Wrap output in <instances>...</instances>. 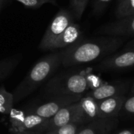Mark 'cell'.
<instances>
[{
	"label": "cell",
	"mask_w": 134,
	"mask_h": 134,
	"mask_svg": "<svg viewBox=\"0 0 134 134\" xmlns=\"http://www.w3.org/2000/svg\"><path fill=\"white\" fill-rule=\"evenodd\" d=\"M123 42L122 38L114 36L104 35L92 39L82 38L61 49V65L69 68L102 60L119 49Z\"/></svg>",
	"instance_id": "1"
},
{
	"label": "cell",
	"mask_w": 134,
	"mask_h": 134,
	"mask_svg": "<svg viewBox=\"0 0 134 134\" xmlns=\"http://www.w3.org/2000/svg\"><path fill=\"white\" fill-rule=\"evenodd\" d=\"M61 65V50L42 57L13 93L14 104L28 97L44 83Z\"/></svg>",
	"instance_id": "2"
},
{
	"label": "cell",
	"mask_w": 134,
	"mask_h": 134,
	"mask_svg": "<svg viewBox=\"0 0 134 134\" xmlns=\"http://www.w3.org/2000/svg\"><path fill=\"white\" fill-rule=\"evenodd\" d=\"M89 88L88 79L78 72H62L49 80L45 92L50 97H83Z\"/></svg>",
	"instance_id": "3"
},
{
	"label": "cell",
	"mask_w": 134,
	"mask_h": 134,
	"mask_svg": "<svg viewBox=\"0 0 134 134\" xmlns=\"http://www.w3.org/2000/svg\"><path fill=\"white\" fill-rule=\"evenodd\" d=\"M74 20L71 11L65 9H60L48 26L38 46L39 49L48 51L49 46L74 22Z\"/></svg>",
	"instance_id": "4"
},
{
	"label": "cell",
	"mask_w": 134,
	"mask_h": 134,
	"mask_svg": "<svg viewBox=\"0 0 134 134\" xmlns=\"http://www.w3.org/2000/svg\"><path fill=\"white\" fill-rule=\"evenodd\" d=\"M70 123L86 124L79 101L61 108L54 116L47 119L45 130L50 131Z\"/></svg>",
	"instance_id": "5"
},
{
	"label": "cell",
	"mask_w": 134,
	"mask_h": 134,
	"mask_svg": "<svg viewBox=\"0 0 134 134\" xmlns=\"http://www.w3.org/2000/svg\"><path fill=\"white\" fill-rule=\"evenodd\" d=\"M133 66H134V46H128L119 53L105 57L98 64V68L101 71H119Z\"/></svg>",
	"instance_id": "6"
},
{
	"label": "cell",
	"mask_w": 134,
	"mask_h": 134,
	"mask_svg": "<svg viewBox=\"0 0 134 134\" xmlns=\"http://www.w3.org/2000/svg\"><path fill=\"white\" fill-rule=\"evenodd\" d=\"M130 81H118L111 83H106L92 90L86 94L96 101H100L107 98L126 95L130 88Z\"/></svg>",
	"instance_id": "7"
},
{
	"label": "cell",
	"mask_w": 134,
	"mask_h": 134,
	"mask_svg": "<svg viewBox=\"0 0 134 134\" xmlns=\"http://www.w3.org/2000/svg\"><path fill=\"white\" fill-rule=\"evenodd\" d=\"M82 97H57L53 100L27 110L28 111L37 115L43 119H49L54 116L61 108L71 104L79 102Z\"/></svg>",
	"instance_id": "8"
},
{
	"label": "cell",
	"mask_w": 134,
	"mask_h": 134,
	"mask_svg": "<svg viewBox=\"0 0 134 134\" xmlns=\"http://www.w3.org/2000/svg\"><path fill=\"white\" fill-rule=\"evenodd\" d=\"M97 33L101 35L114 37L134 35V15L104 25L97 31Z\"/></svg>",
	"instance_id": "9"
},
{
	"label": "cell",
	"mask_w": 134,
	"mask_h": 134,
	"mask_svg": "<svg viewBox=\"0 0 134 134\" xmlns=\"http://www.w3.org/2000/svg\"><path fill=\"white\" fill-rule=\"evenodd\" d=\"M118 118L97 119L82 125L77 134H111L118 126Z\"/></svg>",
	"instance_id": "10"
},
{
	"label": "cell",
	"mask_w": 134,
	"mask_h": 134,
	"mask_svg": "<svg viewBox=\"0 0 134 134\" xmlns=\"http://www.w3.org/2000/svg\"><path fill=\"white\" fill-rule=\"evenodd\" d=\"M82 38V31L80 26L73 22L71 25H69L67 29L49 46L48 51H53L56 49H65Z\"/></svg>",
	"instance_id": "11"
},
{
	"label": "cell",
	"mask_w": 134,
	"mask_h": 134,
	"mask_svg": "<svg viewBox=\"0 0 134 134\" xmlns=\"http://www.w3.org/2000/svg\"><path fill=\"white\" fill-rule=\"evenodd\" d=\"M126 97V95H123L97 101L99 119L118 118Z\"/></svg>",
	"instance_id": "12"
},
{
	"label": "cell",
	"mask_w": 134,
	"mask_h": 134,
	"mask_svg": "<svg viewBox=\"0 0 134 134\" xmlns=\"http://www.w3.org/2000/svg\"><path fill=\"white\" fill-rule=\"evenodd\" d=\"M46 122L47 119H43L28 111H23L14 133L22 132H31L33 130H45Z\"/></svg>",
	"instance_id": "13"
},
{
	"label": "cell",
	"mask_w": 134,
	"mask_h": 134,
	"mask_svg": "<svg viewBox=\"0 0 134 134\" xmlns=\"http://www.w3.org/2000/svg\"><path fill=\"white\" fill-rule=\"evenodd\" d=\"M80 104L84 114L86 122L88 123L93 120L99 119V111L97 101L94 99L84 96L80 100Z\"/></svg>",
	"instance_id": "14"
},
{
	"label": "cell",
	"mask_w": 134,
	"mask_h": 134,
	"mask_svg": "<svg viewBox=\"0 0 134 134\" xmlns=\"http://www.w3.org/2000/svg\"><path fill=\"white\" fill-rule=\"evenodd\" d=\"M21 58L20 54H16L0 60V81L7 78L14 71Z\"/></svg>",
	"instance_id": "15"
},
{
	"label": "cell",
	"mask_w": 134,
	"mask_h": 134,
	"mask_svg": "<svg viewBox=\"0 0 134 134\" xmlns=\"http://www.w3.org/2000/svg\"><path fill=\"white\" fill-rule=\"evenodd\" d=\"M13 95L5 90L4 86L0 87V112L4 115H9L13 108Z\"/></svg>",
	"instance_id": "16"
},
{
	"label": "cell",
	"mask_w": 134,
	"mask_h": 134,
	"mask_svg": "<svg viewBox=\"0 0 134 134\" xmlns=\"http://www.w3.org/2000/svg\"><path fill=\"white\" fill-rule=\"evenodd\" d=\"M115 15L118 19H122L134 15V0H122L119 3Z\"/></svg>",
	"instance_id": "17"
},
{
	"label": "cell",
	"mask_w": 134,
	"mask_h": 134,
	"mask_svg": "<svg viewBox=\"0 0 134 134\" xmlns=\"http://www.w3.org/2000/svg\"><path fill=\"white\" fill-rule=\"evenodd\" d=\"M89 0H70V7L74 17L79 20L87 6Z\"/></svg>",
	"instance_id": "18"
},
{
	"label": "cell",
	"mask_w": 134,
	"mask_h": 134,
	"mask_svg": "<svg viewBox=\"0 0 134 134\" xmlns=\"http://www.w3.org/2000/svg\"><path fill=\"white\" fill-rule=\"evenodd\" d=\"M82 125V124H79V123H70L62 127L50 131H47L46 134H77L79 127Z\"/></svg>",
	"instance_id": "19"
},
{
	"label": "cell",
	"mask_w": 134,
	"mask_h": 134,
	"mask_svg": "<svg viewBox=\"0 0 134 134\" xmlns=\"http://www.w3.org/2000/svg\"><path fill=\"white\" fill-rule=\"evenodd\" d=\"M5 1V0H4ZM19 2L22 5H24L27 8H31V9H37L46 3H50L54 5H57V0H13Z\"/></svg>",
	"instance_id": "20"
},
{
	"label": "cell",
	"mask_w": 134,
	"mask_h": 134,
	"mask_svg": "<svg viewBox=\"0 0 134 134\" xmlns=\"http://www.w3.org/2000/svg\"><path fill=\"white\" fill-rule=\"evenodd\" d=\"M121 111L130 115H134V95L130 96V97H126Z\"/></svg>",
	"instance_id": "21"
},
{
	"label": "cell",
	"mask_w": 134,
	"mask_h": 134,
	"mask_svg": "<svg viewBox=\"0 0 134 134\" xmlns=\"http://www.w3.org/2000/svg\"><path fill=\"white\" fill-rule=\"evenodd\" d=\"M111 0H94L93 2V13L98 15L101 13L108 6Z\"/></svg>",
	"instance_id": "22"
},
{
	"label": "cell",
	"mask_w": 134,
	"mask_h": 134,
	"mask_svg": "<svg viewBox=\"0 0 134 134\" xmlns=\"http://www.w3.org/2000/svg\"><path fill=\"white\" fill-rule=\"evenodd\" d=\"M115 134H134V130H124Z\"/></svg>",
	"instance_id": "23"
},
{
	"label": "cell",
	"mask_w": 134,
	"mask_h": 134,
	"mask_svg": "<svg viewBox=\"0 0 134 134\" xmlns=\"http://www.w3.org/2000/svg\"><path fill=\"white\" fill-rule=\"evenodd\" d=\"M130 96H132V95H134V82L133 83V85H132V86H131V88H130Z\"/></svg>",
	"instance_id": "24"
},
{
	"label": "cell",
	"mask_w": 134,
	"mask_h": 134,
	"mask_svg": "<svg viewBox=\"0 0 134 134\" xmlns=\"http://www.w3.org/2000/svg\"><path fill=\"white\" fill-rule=\"evenodd\" d=\"M13 134H33L31 132H22V133H16Z\"/></svg>",
	"instance_id": "25"
},
{
	"label": "cell",
	"mask_w": 134,
	"mask_h": 134,
	"mask_svg": "<svg viewBox=\"0 0 134 134\" xmlns=\"http://www.w3.org/2000/svg\"><path fill=\"white\" fill-rule=\"evenodd\" d=\"M134 46V39L133 41H131L130 42V44L128 45V46Z\"/></svg>",
	"instance_id": "26"
},
{
	"label": "cell",
	"mask_w": 134,
	"mask_h": 134,
	"mask_svg": "<svg viewBox=\"0 0 134 134\" xmlns=\"http://www.w3.org/2000/svg\"><path fill=\"white\" fill-rule=\"evenodd\" d=\"M4 2V0H0V9L2 7V2Z\"/></svg>",
	"instance_id": "27"
},
{
	"label": "cell",
	"mask_w": 134,
	"mask_h": 134,
	"mask_svg": "<svg viewBox=\"0 0 134 134\" xmlns=\"http://www.w3.org/2000/svg\"><path fill=\"white\" fill-rule=\"evenodd\" d=\"M122 0H119V2H122Z\"/></svg>",
	"instance_id": "28"
}]
</instances>
